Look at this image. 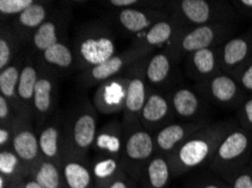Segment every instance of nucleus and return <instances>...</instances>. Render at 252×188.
Instances as JSON below:
<instances>
[{
    "label": "nucleus",
    "instance_id": "nucleus-1",
    "mask_svg": "<svg viewBox=\"0 0 252 188\" xmlns=\"http://www.w3.org/2000/svg\"><path fill=\"white\" fill-rule=\"evenodd\" d=\"M235 128L236 122L232 120L212 122L190 136L167 157L173 178L209 163L223 140Z\"/></svg>",
    "mask_w": 252,
    "mask_h": 188
},
{
    "label": "nucleus",
    "instance_id": "nucleus-2",
    "mask_svg": "<svg viewBox=\"0 0 252 188\" xmlns=\"http://www.w3.org/2000/svg\"><path fill=\"white\" fill-rule=\"evenodd\" d=\"M76 69L85 71L100 66L117 54V43L112 30L103 24H89L79 29L72 43Z\"/></svg>",
    "mask_w": 252,
    "mask_h": 188
},
{
    "label": "nucleus",
    "instance_id": "nucleus-3",
    "mask_svg": "<svg viewBox=\"0 0 252 188\" xmlns=\"http://www.w3.org/2000/svg\"><path fill=\"white\" fill-rule=\"evenodd\" d=\"M164 8L187 28L232 23L238 17L231 2L219 0H175L166 1Z\"/></svg>",
    "mask_w": 252,
    "mask_h": 188
},
{
    "label": "nucleus",
    "instance_id": "nucleus-4",
    "mask_svg": "<svg viewBox=\"0 0 252 188\" xmlns=\"http://www.w3.org/2000/svg\"><path fill=\"white\" fill-rule=\"evenodd\" d=\"M93 103L83 101L64 121V156L89 160V153L97 135V115Z\"/></svg>",
    "mask_w": 252,
    "mask_h": 188
},
{
    "label": "nucleus",
    "instance_id": "nucleus-5",
    "mask_svg": "<svg viewBox=\"0 0 252 188\" xmlns=\"http://www.w3.org/2000/svg\"><path fill=\"white\" fill-rule=\"evenodd\" d=\"M252 158V135L243 128H235L225 137L212 160L209 169L226 183L249 166Z\"/></svg>",
    "mask_w": 252,
    "mask_h": 188
},
{
    "label": "nucleus",
    "instance_id": "nucleus-6",
    "mask_svg": "<svg viewBox=\"0 0 252 188\" xmlns=\"http://www.w3.org/2000/svg\"><path fill=\"white\" fill-rule=\"evenodd\" d=\"M234 30L235 28L232 23L209 24L188 28L171 47L163 51L169 53L178 63H180L183 57L189 53L220 47L232 38Z\"/></svg>",
    "mask_w": 252,
    "mask_h": 188
},
{
    "label": "nucleus",
    "instance_id": "nucleus-7",
    "mask_svg": "<svg viewBox=\"0 0 252 188\" xmlns=\"http://www.w3.org/2000/svg\"><path fill=\"white\" fill-rule=\"evenodd\" d=\"M152 56V55H151ZM140 60L125 72L129 77V85L124 112H122V126H124V135L128 136L131 132L141 129L140 115L146 103L150 88L147 86L145 68L147 60Z\"/></svg>",
    "mask_w": 252,
    "mask_h": 188
},
{
    "label": "nucleus",
    "instance_id": "nucleus-8",
    "mask_svg": "<svg viewBox=\"0 0 252 188\" xmlns=\"http://www.w3.org/2000/svg\"><path fill=\"white\" fill-rule=\"evenodd\" d=\"M153 55V51L147 49L131 47L125 51L117 53L111 59L105 61L100 66L87 69L82 71L79 75V81L82 86L85 88L100 86L101 83L108 81V80L122 76V72H126L133 64L139 62L140 60Z\"/></svg>",
    "mask_w": 252,
    "mask_h": 188
},
{
    "label": "nucleus",
    "instance_id": "nucleus-9",
    "mask_svg": "<svg viewBox=\"0 0 252 188\" xmlns=\"http://www.w3.org/2000/svg\"><path fill=\"white\" fill-rule=\"evenodd\" d=\"M156 155L154 135L141 128L125 137L122 149V167L129 177L139 183L141 172Z\"/></svg>",
    "mask_w": 252,
    "mask_h": 188
},
{
    "label": "nucleus",
    "instance_id": "nucleus-10",
    "mask_svg": "<svg viewBox=\"0 0 252 188\" xmlns=\"http://www.w3.org/2000/svg\"><path fill=\"white\" fill-rule=\"evenodd\" d=\"M194 89L206 102L235 110L240 108L248 96L238 81L224 72L204 81L196 82Z\"/></svg>",
    "mask_w": 252,
    "mask_h": 188
},
{
    "label": "nucleus",
    "instance_id": "nucleus-11",
    "mask_svg": "<svg viewBox=\"0 0 252 188\" xmlns=\"http://www.w3.org/2000/svg\"><path fill=\"white\" fill-rule=\"evenodd\" d=\"M11 149L30 168V170H32L42 160L39 135L34 128L33 118L18 116V115L15 116Z\"/></svg>",
    "mask_w": 252,
    "mask_h": 188
},
{
    "label": "nucleus",
    "instance_id": "nucleus-12",
    "mask_svg": "<svg viewBox=\"0 0 252 188\" xmlns=\"http://www.w3.org/2000/svg\"><path fill=\"white\" fill-rule=\"evenodd\" d=\"M187 29L188 28L180 21L170 14L166 18L153 25L145 33L133 37L131 45L151 50L153 52L156 49H162L163 51L171 47Z\"/></svg>",
    "mask_w": 252,
    "mask_h": 188
},
{
    "label": "nucleus",
    "instance_id": "nucleus-13",
    "mask_svg": "<svg viewBox=\"0 0 252 188\" xmlns=\"http://www.w3.org/2000/svg\"><path fill=\"white\" fill-rule=\"evenodd\" d=\"M69 21L70 13L68 10L55 11L36 29L29 44L30 53L34 60H36L45 50L51 48L52 45L66 40L64 34L67 32Z\"/></svg>",
    "mask_w": 252,
    "mask_h": 188
},
{
    "label": "nucleus",
    "instance_id": "nucleus-14",
    "mask_svg": "<svg viewBox=\"0 0 252 188\" xmlns=\"http://www.w3.org/2000/svg\"><path fill=\"white\" fill-rule=\"evenodd\" d=\"M165 3L155 7L117 10L113 13L114 22L127 34L136 36L140 35L156 23L169 16L170 14L164 8Z\"/></svg>",
    "mask_w": 252,
    "mask_h": 188
},
{
    "label": "nucleus",
    "instance_id": "nucleus-15",
    "mask_svg": "<svg viewBox=\"0 0 252 188\" xmlns=\"http://www.w3.org/2000/svg\"><path fill=\"white\" fill-rule=\"evenodd\" d=\"M175 115L167 95L150 88L140 115V125L145 131L155 135L163 128L174 122Z\"/></svg>",
    "mask_w": 252,
    "mask_h": 188
},
{
    "label": "nucleus",
    "instance_id": "nucleus-16",
    "mask_svg": "<svg viewBox=\"0 0 252 188\" xmlns=\"http://www.w3.org/2000/svg\"><path fill=\"white\" fill-rule=\"evenodd\" d=\"M208 123H211L208 120L171 123L154 135L156 155L169 157L175 149L185 143L190 136H192Z\"/></svg>",
    "mask_w": 252,
    "mask_h": 188
},
{
    "label": "nucleus",
    "instance_id": "nucleus-17",
    "mask_svg": "<svg viewBox=\"0 0 252 188\" xmlns=\"http://www.w3.org/2000/svg\"><path fill=\"white\" fill-rule=\"evenodd\" d=\"M129 85V77L122 75L101 83L93 97L97 113L108 115L124 112Z\"/></svg>",
    "mask_w": 252,
    "mask_h": 188
},
{
    "label": "nucleus",
    "instance_id": "nucleus-18",
    "mask_svg": "<svg viewBox=\"0 0 252 188\" xmlns=\"http://www.w3.org/2000/svg\"><path fill=\"white\" fill-rule=\"evenodd\" d=\"M57 97H58L57 76L39 68V79L36 82L33 101L34 122H36L37 126L43 125L51 116L57 105Z\"/></svg>",
    "mask_w": 252,
    "mask_h": 188
},
{
    "label": "nucleus",
    "instance_id": "nucleus-19",
    "mask_svg": "<svg viewBox=\"0 0 252 188\" xmlns=\"http://www.w3.org/2000/svg\"><path fill=\"white\" fill-rule=\"evenodd\" d=\"M53 5L48 1H35L28 9L8 22L16 36L20 38L23 48L29 47L36 29L50 17Z\"/></svg>",
    "mask_w": 252,
    "mask_h": 188
},
{
    "label": "nucleus",
    "instance_id": "nucleus-20",
    "mask_svg": "<svg viewBox=\"0 0 252 188\" xmlns=\"http://www.w3.org/2000/svg\"><path fill=\"white\" fill-rule=\"evenodd\" d=\"M182 68L185 75L196 82L220 74V47L189 53L183 57Z\"/></svg>",
    "mask_w": 252,
    "mask_h": 188
},
{
    "label": "nucleus",
    "instance_id": "nucleus-21",
    "mask_svg": "<svg viewBox=\"0 0 252 188\" xmlns=\"http://www.w3.org/2000/svg\"><path fill=\"white\" fill-rule=\"evenodd\" d=\"M170 98L172 108L175 117L180 121H200L208 120L206 117V101L196 90L189 87H175L171 94L167 95Z\"/></svg>",
    "mask_w": 252,
    "mask_h": 188
},
{
    "label": "nucleus",
    "instance_id": "nucleus-22",
    "mask_svg": "<svg viewBox=\"0 0 252 188\" xmlns=\"http://www.w3.org/2000/svg\"><path fill=\"white\" fill-rule=\"evenodd\" d=\"M252 56V29L232 37L220 47V66L224 74L232 76Z\"/></svg>",
    "mask_w": 252,
    "mask_h": 188
},
{
    "label": "nucleus",
    "instance_id": "nucleus-23",
    "mask_svg": "<svg viewBox=\"0 0 252 188\" xmlns=\"http://www.w3.org/2000/svg\"><path fill=\"white\" fill-rule=\"evenodd\" d=\"M39 68L44 69L51 74L59 76L76 69L74 50L66 40L52 45L36 59Z\"/></svg>",
    "mask_w": 252,
    "mask_h": 188
},
{
    "label": "nucleus",
    "instance_id": "nucleus-24",
    "mask_svg": "<svg viewBox=\"0 0 252 188\" xmlns=\"http://www.w3.org/2000/svg\"><path fill=\"white\" fill-rule=\"evenodd\" d=\"M39 145L42 159L61 164L64 156V121L53 120L42 128Z\"/></svg>",
    "mask_w": 252,
    "mask_h": 188
},
{
    "label": "nucleus",
    "instance_id": "nucleus-25",
    "mask_svg": "<svg viewBox=\"0 0 252 188\" xmlns=\"http://www.w3.org/2000/svg\"><path fill=\"white\" fill-rule=\"evenodd\" d=\"M37 79H39V67H37L36 60H34L32 56L25 57L24 64H23L21 71L17 93L21 104V116L33 118V101Z\"/></svg>",
    "mask_w": 252,
    "mask_h": 188
},
{
    "label": "nucleus",
    "instance_id": "nucleus-26",
    "mask_svg": "<svg viewBox=\"0 0 252 188\" xmlns=\"http://www.w3.org/2000/svg\"><path fill=\"white\" fill-rule=\"evenodd\" d=\"M124 143V126L122 122L116 120L109 122L98 130L92 150L95 155L121 157Z\"/></svg>",
    "mask_w": 252,
    "mask_h": 188
},
{
    "label": "nucleus",
    "instance_id": "nucleus-27",
    "mask_svg": "<svg viewBox=\"0 0 252 188\" xmlns=\"http://www.w3.org/2000/svg\"><path fill=\"white\" fill-rule=\"evenodd\" d=\"M90 163L95 188H106L126 174L121 157L95 155Z\"/></svg>",
    "mask_w": 252,
    "mask_h": 188
},
{
    "label": "nucleus",
    "instance_id": "nucleus-28",
    "mask_svg": "<svg viewBox=\"0 0 252 188\" xmlns=\"http://www.w3.org/2000/svg\"><path fill=\"white\" fill-rule=\"evenodd\" d=\"M179 63L169 53L161 51L153 54L147 60L145 68L147 82L153 86H166L174 78Z\"/></svg>",
    "mask_w": 252,
    "mask_h": 188
},
{
    "label": "nucleus",
    "instance_id": "nucleus-29",
    "mask_svg": "<svg viewBox=\"0 0 252 188\" xmlns=\"http://www.w3.org/2000/svg\"><path fill=\"white\" fill-rule=\"evenodd\" d=\"M172 178L169 158L155 155L141 172L139 183L141 188H167Z\"/></svg>",
    "mask_w": 252,
    "mask_h": 188
},
{
    "label": "nucleus",
    "instance_id": "nucleus-30",
    "mask_svg": "<svg viewBox=\"0 0 252 188\" xmlns=\"http://www.w3.org/2000/svg\"><path fill=\"white\" fill-rule=\"evenodd\" d=\"M61 169L67 188H95L89 160L63 157Z\"/></svg>",
    "mask_w": 252,
    "mask_h": 188
},
{
    "label": "nucleus",
    "instance_id": "nucleus-31",
    "mask_svg": "<svg viewBox=\"0 0 252 188\" xmlns=\"http://www.w3.org/2000/svg\"><path fill=\"white\" fill-rule=\"evenodd\" d=\"M25 57L18 56L8 67L0 71V95H2L13 106L14 112L21 116V104L18 99V82Z\"/></svg>",
    "mask_w": 252,
    "mask_h": 188
},
{
    "label": "nucleus",
    "instance_id": "nucleus-32",
    "mask_svg": "<svg viewBox=\"0 0 252 188\" xmlns=\"http://www.w3.org/2000/svg\"><path fill=\"white\" fill-rule=\"evenodd\" d=\"M30 178H32L44 188H67L64 182L61 164L42 159L31 170Z\"/></svg>",
    "mask_w": 252,
    "mask_h": 188
},
{
    "label": "nucleus",
    "instance_id": "nucleus-33",
    "mask_svg": "<svg viewBox=\"0 0 252 188\" xmlns=\"http://www.w3.org/2000/svg\"><path fill=\"white\" fill-rule=\"evenodd\" d=\"M30 168L23 162L13 149L0 150V175L15 185H18L23 180L30 178Z\"/></svg>",
    "mask_w": 252,
    "mask_h": 188
},
{
    "label": "nucleus",
    "instance_id": "nucleus-34",
    "mask_svg": "<svg viewBox=\"0 0 252 188\" xmlns=\"http://www.w3.org/2000/svg\"><path fill=\"white\" fill-rule=\"evenodd\" d=\"M24 49L20 38L13 32L8 23H1L0 27V71L13 63Z\"/></svg>",
    "mask_w": 252,
    "mask_h": 188
},
{
    "label": "nucleus",
    "instance_id": "nucleus-35",
    "mask_svg": "<svg viewBox=\"0 0 252 188\" xmlns=\"http://www.w3.org/2000/svg\"><path fill=\"white\" fill-rule=\"evenodd\" d=\"M34 2H35L34 0H1L0 1L1 23H8L13 18L17 17Z\"/></svg>",
    "mask_w": 252,
    "mask_h": 188
},
{
    "label": "nucleus",
    "instance_id": "nucleus-36",
    "mask_svg": "<svg viewBox=\"0 0 252 188\" xmlns=\"http://www.w3.org/2000/svg\"><path fill=\"white\" fill-rule=\"evenodd\" d=\"M247 94H252V56L232 75Z\"/></svg>",
    "mask_w": 252,
    "mask_h": 188
},
{
    "label": "nucleus",
    "instance_id": "nucleus-37",
    "mask_svg": "<svg viewBox=\"0 0 252 188\" xmlns=\"http://www.w3.org/2000/svg\"><path fill=\"white\" fill-rule=\"evenodd\" d=\"M236 116H238L242 128L247 131H252V94L247 96L242 105L236 110Z\"/></svg>",
    "mask_w": 252,
    "mask_h": 188
},
{
    "label": "nucleus",
    "instance_id": "nucleus-38",
    "mask_svg": "<svg viewBox=\"0 0 252 188\" xmlns=\"http://www.w3.org/2000/svg\"><path fill=\"white\" fill-rule=\"evenodd\" d=\"M227 184L231 188H252V164L239 171Z\"/></svg>",
    "mask_w": 252,
    "mask_h": 188
},
{
    "label": "nucleus",
    "instance_id": "nucleus-39",
    "mask_svg": "<svg viewBox=\"0 0 252 188\" xmlns=\"http://www.w3.org/2000/svg\"><path fill=\"white\" fill-rule=\"evenodd\" d=\"M16 114L10 103L0 95V126H11Z\"/></svg>",
    "mask_w": 252,
    "mask_h": 188
},
{
    "label": "nucleus",
    "instance_id": "nucleus-40",
    "mask_svg": "<svg viewBox=\"0 0 252 188\" xmlns=\"http://www.w3.org/2000/svg\"><path fill=\"white\" fill-rule=\"evenodd\" d=\"M13 143V125L0 126V150L11 149Z\"/></svg>",
    "mask_w": 252,
    "mask_h": 188
},
{
    "label": "nucleus",
    "instance_id": "nucleus-41",
    "mask_svg": "<svg viewBox=\"0 0 252 188\" xmlns=\"http://www.w3.org/2000/svg\"><path fill=\"white\" fill-rule=\"evenodd\" d=\"M231 3L238 14L246 17H252V0H234Z\"/></svg>",
    "mask_w": 252,
    "mask_h": 188
},
{
    "label": "nucleus",
    "instance_id": "nucleus-42",
    "mask_svg": "<svg viewBox=\"0 0 252 188\" xmlns=\"http://www.w3.org/2000/svg\"><path fill=\"white\" fill-rule=\"evenodd\" d=\"M137 182H135L131 177H129L127 174L121 176L120 178L114 180V182L106 188H136Z\"/></svg>",
    "mask_w": 252,
    "mask_h": 188
},
{
    "label": "nucleus",
    "instance_id": "nucleus-43",
    "mask_svg": "<svg viewBox=\"0 0 252 188\" xmlns=\"http://www.w3.org/2000/svg\"><path fill=\"white\" fill-rule=\"evenodd\" d=\"M196 188H231V186L228 184L217 182V180H207L199 184Z\"/></svg>",
    "mask_w": 252,
    "mask_h": 188
},
{
    "label": "nucleus",
    "instance_id": "nucleus-44",
    "mask_svg": "<svg viewBox=\"0 0 252 188\" xmlns=\"http://www.w3.org/2000/svg\"><path fill=\"white\" fill-rule=\"evenodd\" d=\"M15 188H44V187L41 186L40 184L35 182L34 179L28 178V179L23 180V182L21 184H18V185Z\"/></svg>",
    "mask_w": 252,
    "mask_h": 188
},
{
    "label": "nucleus",
    "instance_id": "nucleus-45",
    "mask_svg": "<svg viewBox=\"0 0 252 188\" xmlns=\"http://www.w3.org/2000/svg\"><path fill=\"white\" fill-rule=\"evenodd\" d=\"M251 164H252V158H251Z\"/></svg>",
    "mask_w": 252,
    "mask_h": 188
}]
</instances>
